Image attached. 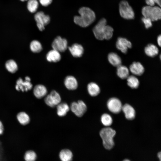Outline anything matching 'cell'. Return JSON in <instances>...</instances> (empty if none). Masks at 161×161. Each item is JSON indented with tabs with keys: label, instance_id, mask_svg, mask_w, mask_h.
I'll list each match as a JSON object with an SVG mask.
<instances>
[{
	"label": "cell",
	"instance_id": "15",
	"mask_svg": "<svg viewBox=\"0 0 161 161\" xmlns=\"http://www.w3.org/2000/svg\"><path fill=\"white\" fill-rule=\"evenodd\" d=\"M60 53L53 49L49 50L46 55L47 61L49 62L56 63L59 62L61 58Z\"/></svg>",
	"mask_w": 161,
	"mask_h": 161
},
{
	"label": "cell",
	"instance_id": "6",
	"mask_svg": "<svg viewBox=\"0 0 161 161\" xmlns=\"http://www.w3.org/2000/svg\"><path fill=\"white\" fill-rule=\"evenodd\" d=\"M45 103L48 106L53 108L61 101V97L59 94L55 90L52 91L44 98Z\"/></svg>",
	"mask_w": 161,
	"mask_h": 161
},
{
	"label": "cell",
	"instance_id": "25",
	"mask_svg": "<svg viewBox=\"0 0 161 161\" xmlns=\"http://www.w3.org/2000/svg\"><path fill=\"white\" fill-rule=\"evenodd\" d=\"M73 154L72 151L68 149L61 150L59 154L60 159L62 161H70L72 160Z\"/></svg>",
	"mask_w": 161,
	"mask_h": 161
},
{
	"label": "cell",
	"instance_id": "38",
	"mask_svg": "<svg viewBox=\"0 0 161 161\" xmlns=\"http://www.w3.org/2000/svg\"><path fill=\"white\" fill-rule=\"evenodd\" d=\"M157 156L158 157L160 160H161V153L160 152L158 154Z\"/></svg>",
	"mask_w": 161,
	"mask_h": 161
},
{
	"label": "cell",
	"instance_id": "26",
	"mask_svg": "<svg viewBox=\"0 0 161 161\" xmlns=\"http://www.w3.org/2000/svg\"><path fill=\"white\" fill-rule=\"evenodd\" d=\"M128 85L132 89H136L139 85V81L134 75L129 76L127 78Z\"/></svg>",
	"mask_w": 161,
	"mask_h": 161
},
{
	"label": "cell",
	"instance_id": "1",
	"mask_svg": "<svg viewBox=\"0 0 161 161\" xmlns=\"http://www.w3.org/2000/svg\"><path fill=\"white\" fill-rule=\"evenodd\" d=\"M79 16H75L74 21L80 27H85L91 24L95 20V15L90 8L86 7L80 8L78 10Z\"/></svg>",
	"mask_w": 161,
	"mask_h": 161
},
{
	"label": "cell",
	"instance_id": "10",
	"mask_svg": "<svg viewBox=\"0 0 161 161\" xmlns=\"http://www.w3.org/2000/svg\"><path fill=\"white\" fill-rule=\"evenodd\" d=\"M107 106L111 112L115 114L120 112L122 107L120 100L115 97L111 98L108 100Z\"/></svg>",
	"mask_w": 161,
	"mask_h": 161
},
{
	"label": "cell",
	"instance_id": "30",
	"mask_svg": "<svg viewBox=\"0 0 161 161\" xmlns=\"http://www.w3.org/2000/svg\"><path fill=\"white\" fill-rule=\"evenodd\" d=\"M37 158V155L36 153L32 150L27 151L24 156V159L26 161H34Z\"/></svg>",
	"mask_w": 161,
	"mask_h": 161
},
{
	"label": "cell",
	"instance_id": "28",
	"mask_svg": "<svg viewBox=\"0 0 161 161\" xmlns=\"http://www.w3.org/2000/svg\"><path fill=\"white\" fill-rule=\"evenodd\" d=\"M30 48L31 51L34 53L39 52L42 49L41 44L36 40H34L31 41L30 45Z\"/></svg>",
	"mask_w": 161,
	"mask_h": 161
},
{
	"label": "cell",
	"instance_id": "23",
	"mask_svg": "<svg viewBox=\"0 0 161 161\" xmlns=\"http://www.w3.org/2000/svg\"><path fill=\"white\" fill-rule=\"evenodd\" d=\"M145 52L148 56L154 57L158 54L159 49L155 45L152 44H148L145 48Z\"/></svg>",
	"mask_w": 161,
	"mask_h": 161
},
{
	"label": "cell",
	"instance_id": "29",
	"mask_svg": "<svg viewBox=\"0 0 161 161\" xmlns=\"http://www.w3.org/2000/svg\"><path fill=\"white\" fill-rule=\"evenodd\" d=\"M5 67L7 70L12 73H15L18 69L16 63L13 60L7 61L6 63Z\"/></svg>",
	"mask_w": 161,
	"mask_h": 161
},
{
	"label": "cell",
	"instance_id": "9",
	"mask_svg": "<svg viewBox=\"0 0 161 161\" xmlns=\"http://www.w3.org/2000/svg\"><path fill=\"white\" fill-rule=\"evenodd\" d=\"M52 49L60 52H65L68 48V42L66 39L58 36L53 40L52 43Z\"/></svg>",
	"mask_w": 161,
	"mask_h": 161
},
{
	"label": "cell",
	"instance_id": "16",
	"mask_svg": "<svg viewBox=\"0 0 161 161\" xmlns=\"http://www.w3.org/2000/svg\"><path fill=\"white\" fill-rule=\"evenodd\" d=\"M129 70L134 75L140 76L144 72V68L143 65L139 62H134L130 66Z\"/></svg>",
	"mask_w": 161,
	"mask_h": 161
},
{
	"label": "cell",
	"instance_id": "22",
	"mask_svg": "<svg viewBox=\"0 0 161 161\" xmlns=\"http://www.w3.org/2000/svg\"><path fill=\"white\" fill-rule=\"evenodd\" d=\"M70 107L66 103L61 102L57 106V113L60 117H63L66 115L69 112Z\"/></svg>",
	"mask_w": 161,
	"mask_h": 161
},
{
	"label": "cell",
	"instance_id": "36",
	"mask_svg": "<svg viewBox=\"0 0 161 161\" xmlns=\"http://www.w3.org/2000/svg\"><path fill=\"white\" fill-rule=\"evenodd\" d=\"M4 131V127L2 122L0 120V135H2Z\"/></svg>",
	"mask_w": 161,
	"mask_h": 161
},
{
	"label": "cell",
	"instance_id": "14",
	"mask_svg": "<svg viewBox=\"0 0 161 161\" xmlns=\"http://www.w3.org/2000/svg\"><path fill=\"white\" fill-rule=\"evenodd\" d=\"M64 84L66 88L70 90H75L78 87V82L74 76L69 75L66 76L64 80Z\"/></svg>",
	"mask_w": 161,
	"mask_h": 161
},
{
	"label": "cell",
	"instance_id": "31",
	"mask_svg": "<svg viewBox=\"0 0 161 161\" xmlns=\"http://www.w3.org/2000/svg\"><path fill=\"white\" fill-rule=\"evenodd\" d=\"M101 121L102 124L105 126H109L112 125V119L111 116L108 114H104L101 116Z\"/></svg>",
	"mask_w": 161,
	"mask_h": 161
},
{
	"label": "cell",
	"instance_id": "27",
	"mask_svg": "<svg viewBox=\"0 0 161 161\" xmlns=\"http://www.w3.org/2000/svg\"><path fill=\"white\" fill-rule=\"evenodd\" d=\"M27 7L28 10L32 13L35 12L38 7L39 3L37 0H28Z\"/></svg>",
	"mask_w": 161,
	"mask_h": 161
},
{
	"label": "cell",
	"instance_id": "12",
	"mask_svg": "<svg viewBox=\"0 0 161 161\" xmlns=\"http://www.w3.org/2000/svg\"><path fill=\"white\" fill-rule=\"evenodd\" d=\"M116 45L118 49L125 54L127 53L128 49L132 47V44L130 41L122 37H119L118 38Z\"/></svg>",
	"mask_w": 161,
	"mask_h": 161
},
{
	"label": "cell",
	"instance_id": "37",
	"mask_svg": "<svg viewBox=\"0 0 161 161\" xmlns=\"http://www.w3.org/2000/svg\"><path fill=\"white\" fill-rule=\"evenodd\" d=\"M157 42L158 45L160 47L161 45V36L160 35L157 38Z\"/></svg>",
	"mask_w": 161,
	"mask_h": 161
},
{
	"label": "cell",
	"instance_id": "18",
	"mask_svg": "<svg viewBox=\"0 0 161 161\" xmlns=\"http://www.w3.org/2000/svg\"><path fill=\"white\" fill-rule=\"evenodd\" d=\"M122 110L127 119L132 120L134 118L135 112L134 108L130 105L128 104H125L122 106Z\"/></svg>",
	"mask_w": 161,
	"mask_h": 161
},
{
	"label": "cell",
	"instance_id": "7",
	"mask_svg": "<svg viewBox=\"0 0 161 161\" xmlns=\"http://www.w3.org/2000/svg\"><path fill=\"white\" fill-rule=\"evenodd\" d=\"M70 109L72 112L77 117H82L87 110V107L85 103L82 100L72 102Z\"/></svg>",
	"mask_w": 161,
	"mask_h": 161
},
{
	"label": "cell",
	"instance_id": "4",
	"mask_svg": "<svg viewBox=\"0 0 161 161\" xmlns=\"http://www.w3.org/2000/svg\"><path fill=\"white\" fill-rule=\"evenodd\" d=\"M119 11L120 16L127 19H132L134 18V11L128 2L125 0L120 2L119 5Z\"/></svg>",
	"mask_w": 161,
	"mask_h": 161
},
{
	"label": "cell",
	"instance_id": "34",
	"mask_svg": "<svg viewBox=\"0 0 161 161\" xmlns=\"http://www.w3.org/2000/svg\"><path fill=\"white\" fill-rule=\"evenodd\" d=\"M145 1L148 5L153 6L156 4L159 7H161V0H145Z\"/></svg>",
	"mask_w": 161,
	"mask_h": 161
},
{
	"label": "cell",
	"instance_id": "8",
	"mask_svg": "<svg viewBox=\"0 0 161 161\" xmlns=\"http://www.w3.org/2000/svg\"><path fill=\"white\" fill-rule=\"evenodd\" d=\"M106 25V20L104 18H102L93 28V33L96 39L100 40L104 39V32L105 27Z\"/></svg>",
	"mask_w": 161,
	"mask_h": 161
},
{
	"label": "cell",
	"instance_id": "13",
	"mask_svg": "<svg viewBox=\"0 0 161 161\" xmlns=\"http://www.w3.org/2000/svg\"><path fill=\"white\" fill-rule=\"evenodd\" d=\"M68 49L72 56L75 58L81 57L84 52L83 46L78 43L73 44L71 46L68 47Z\"/></svg>",
	"mask_w": 161,
	"mask_h": 161
},
{
	"label": "cell",
	"instance_id": "39",
	"mask_svg": "<svg viewBox=\"0 0 161 161\" xmlns=\"http://www.w3.org/2000/svg\"><path fill=\"white\" fill-rule=\"evenodd\" d=\"M20 0L22 1H27L28 0Z\"/></svg>",
	"mask_w": 161,
	"mask_h": 161
},
{
	"label": "cell",
	"instance_id": "2",
	"mask_svg": "<svg viewBox=\"0 0 161 161\" xmlns=\"http://www.w3.org/2000/svg\"><path fill=\"white\" fill-rule=\"evenodd\" d=\"M115 131L110 127L102 129L100 135L103 140L104 147L106 149H111L114 145L113 138L116 134Z\"/></svg>",
	"mask_w": 161,
	"mask_h": 161
},
{
	"label": "cell",
	"instance_id": "5",
	"mask_svg": "<svg viewBox=\"0 0 161 161\" xmlns=\"http://www.w3.org/2000/svg\"><path fill=\"white\" fill-rule=\"evenodd\" d=\"M34 19L36 22L37 27L40 31H43L45 26L49 24L50 21L49 16L46 15L42 11L37 12L34 15Z\"/></svg>",
	"mask_w": 161,
	"mask_h": 161
},
{
	"label": "cell",
	"instance_id": "24",
	"mask_svg": "<svg viewBox=\"0 0 161 161\" xmlns=\"http://www.w3.org/2000/svg\"><path fill=\"white\" fill-rule=\"evenodd\" d=\"M117 73L120 78L126 79L129 76V70L126 66L121 65L117 67Z\"/></svg>",
	"mask_w": 161,
	"mask_h": 161
},
{
	"label": "cell",
	"instance_id": "17",
	"mask_svg": "<svg viewBox=\"0 0 161 161\" xmlns=\"http://www.w3.org/2000/svg\"><path fill=\"white\" fill-rule=\"evenodd\" d=\"M33 92L35 97L39 99L47 95V88L44 85L38 84L34 87Z\"/></svg>",
	"mask_w": 161,
	"mask_h": 161
},
{
	"label": "cell",
	"instance_id": "19",
	"mask_svg": "<svg viewBox=\"0 0 161 161\" xmlns=\"http://www.w3.org/2000/svg\"><path fill=\"white\" fill-rule=\"evenodd\" d=\"M16 119L18 123L22 126H26L30 122V117L26 112L21 111L16 115Z\"/></svg>",
	"mask_w": 161,
	"mask_h": 161
},
{
	"label": "cell",
	"instance_id": "20",
	"mask_svg": "<svg viewBox=\"0 0 161 161\" xmlns=\"http://www.w3.org/2000/svg\"><path fill=\"white\" fill-rule=\"evenodd\" d=\"M87 90L89 94L91 96H97L100 92V89L97 84L94 82L89 83L87 86Z\"/></svg>",
	"mask_w": 161,
	"mask_h": 161
},
{
	"label": "cell",
	"instance_id": "11",
	"mask_svg": "<svg viewBox=\"0 0 161 161\" xmlns=\"http://www.w3.org/2000/svg\"><path fill=\"white\" fill-rule=\"evenodd\" d=\"M25 81H23L20 78L17 80L15 87L16 90L24 92L27 91L32 89V85L30 82V78L27 76L25 77Z\"/></svg>",
	"mask_w": 161,
	"mask_h": 161
},
{
	"label": "cell",
	"instance_id": "35",
	"mask_svg": "<svg viewBox=\"0 0 161 161\" xmlns=\"http://www.w3.org/2000/svg\"><path fill=\"white\" fill-rule=\"evenodd\" d=\"M39 1L42 6L47 7L51 3L52 0H39Z\"/></svg>",
	"mask_w": 161,
	"mask_h": 161
},
{
	"label": "cell",
	"instance_id": "32",
	"mask_svg": "<svg viewBox=\"0 0 161 161\" xmlns=\"http://www.w3.org/2000/svg\"><path fill=\"white\" fill-rule=\"evenodd\" d=\"M113 29L110 26L106 25L105 27L104 32V38L109 40L112 36Z\"/></svg>",
	"mask_w": 161,
	"mask_h": 161
},
{
	"label": "cell",
	"instance_id": "3",
	"mask_svg": "<svg viewBox=\"0 0 161 161\" xmlns=\"http://www.w3.org/2000/svg\"><path fill=\"white\" fill-rule=\"evenodd\" d=\"M142 13L144 17L150 19L152 21H157L161 18V10L158 6H144L142 8Z\"/></svg>",
	"mask_w": 161,
	"mask_h": 161
},
{
	"label": "cell",
	"instance_id": "21",
	"mask_svg": "<svg viewBox=\"0 0 161 161\" xmlns=\"http://www.w3.org/2000/svg\"><path fill=\"white\" fill-rule=\"evenodd\" d=\"M108 59L110 63L114 66L117 67L121 64V58L115 53H109L108 56Z\"/></svg>",
	"mask_w": 161,
	"mask_h": 161
},
{
	"label": "cell",
	"instance_id": "33",
	"mask_svg": "<svg viewBox=\"0 0 161 161\" xmlns=\"http://www.w3.org/2000/svg\"><path fill=\"white\" fill-rule=\"evenodd\" d=\"M142 21L146 29L150 28L152 26V21L150 19L143 17L142 18Z\"/></svg>",
	"mask_w": 161,
	"mask_h": 161
}]
</instances>
